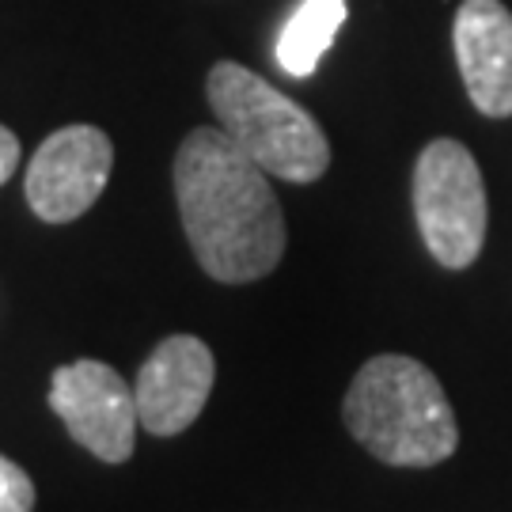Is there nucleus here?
<instances>
[{
  "instance_id": "f257e3e1",
  "label": "nucleus",
  "mask_w": 512,
  "mask_h": 512,
  "mask_svg": "<svg viewBox=\"0 0 512 512\" xmlns=\"http://www.w3.org/2000/svg\"><path fill=\"white\" fill-rule=\"evenodd\" d=\"M175 202L202 270L224 285L274 274L285 255V213L266 171L213 126L190 129L175 152Z\"/></svg>"
},
{
  "instance_id": "f03ea898",
  "label": "nucleus",
  "mask_w": 512,
  "mask_h": 512,
  "mask_svg": "<svg viewBox=\"0 0 512 512\" xmlns=\"http://www.w3.org/2000/svg\"><path fill=\"white\" fill-rule=\"evenodd\" d=\"M342 421L365 452L391 467H437L459 444L456 410L440 380L403 353H380L361 365Z\"/></svg>"
},
{
  "instance_id": "39448f33",
  "label": "nucleus",
  "mask_w": 512,
  "mask_h": 512,
  "mask_svg": "<svg viewBox=\"0 0 512 512\" xmlns=\"http://www.w3.org/2000/svg\"><path fill=\"white\" fill-rule=\"evenodd\" d=\"M50 410L69 437L103 463H126L137 437V399L107 361H73L50 376Z\"/></svg>"
},
{
  "instance_id": "423d86ee",
  "label": "nucleus",
  "mask_w": 512,
  "mask_h": 512,
  "mask_svg": "<svg viewBox=\"0 0 512 512\" xmlns=\"http://www.w3.org/2000/svg\"><path fill=\"white\" fill-rule=\"evenodd\" d=\"M110 167H114V145L103 129L65 126L50 133L38 145L23 179L35 217L46 224H69L84 217L107 190Z\"/></svg>"
},
{
  "instance_id": "9b49d317",
  "label": "nucleus",
  "mask_w": 512,
  "mask_h": 512,
  "mask_svg": "<svg viewBox=\"0 0 512 512\" xmlns=\"http://www.w3.org/2000/svg\"><path fill=\"white\" fill-rule=\"evenodd\" d=\"M19 167V137L8 126H0V186L16 175Z\"/></svg>"
},
{
  "instance_id": "20e7f679",
  "label": "nucleus",
  "mask_w": 512,
  "mask_h": 512,
  "mask_svg": "<svg viewBox=\"0 0 512 512\" xmlns=\"http://www.w3.org/2000/svg\"><path fill=\"white\" fill-rule=\"evenodd\" d=\"M414 217L425 251L444 270H467L486 243V183L475 156L452 137L421 148L414 164Z\"/></svg>"
},
{
  "instance_id": "0eeeda50",
  "label": "nucleus",
  "mask_w": 512,
  "mask_h": 512,
  "mask_svg": "<svg viewBox=\"0 0 512 512\" xmlns=\"http://www.w3.org/2000/svg\"><path fill=\"white\" fill-rule=\"evenodd\" d=\"M217 380L213 349L194 334L164 338L137 372V421L152 437H175L202 418Z\"/></svg>"
},
{
  "instance_id": "6e6552de",
  "label": "nucleus",
  "mask_w": 512,
  "mask_h": 512,
  "mask_svg": "<svg viewBox=\"0 0 512 512\" xmlns=\"http://www.w3.org/2000/svg\"><path fill=\"white\" fill-rule=\"evenodd\" d=\"M459 76L486 118H512V12L501 0H463L452 27Z\"/></svg>"
},
{
  "instance_id": "9d476101",
  "label": "nucleus",
  "mask_w": 512,
  "mask_h": 512,
  "mask_svg": "<svg viewBox=\"0 0 512 512\" xmlns=\"http://www.w3.org/2000/svg\"><path fill=\"white\" fill-rule=\"evenodd\" d=\"M0 512H35V482L8 456H0Z\"/></svg>"
},
{
  "instance_id": "1a4fd4ad",
  "label": "nucleus",
  "mask_w": 512,
  "mask_h": 512,
  "mask_svg": "<svg viewBox=\"0 0 512 512\" xmlns=\"http://www.w3.org/2000/svg\"><path fill=\"white\" fill-rule=\"evenodd\" d=\"M342 23H346V0H300L277 35V65L296 80H308L319 69L330 42L338 38Z\"/></svg>"
},
{
  "instance_id": "7ed1b4c3",
  "label": "nucleus",
  "mask_w": 512,
  "mask_h": 512,
  "mask_svg": "<svg viewBox=\"0 0 512 512\" xmlns=\"http://www.w3.org/2000/svg\"><path fill=\"white\" fill-rule=\"evenodd\" d=\"M220 129L266 175L285 183H315L330 167V141L308 110L281 95L258 73L236 61H220L205 84Z\"/></svg>"
}]
</instances>
